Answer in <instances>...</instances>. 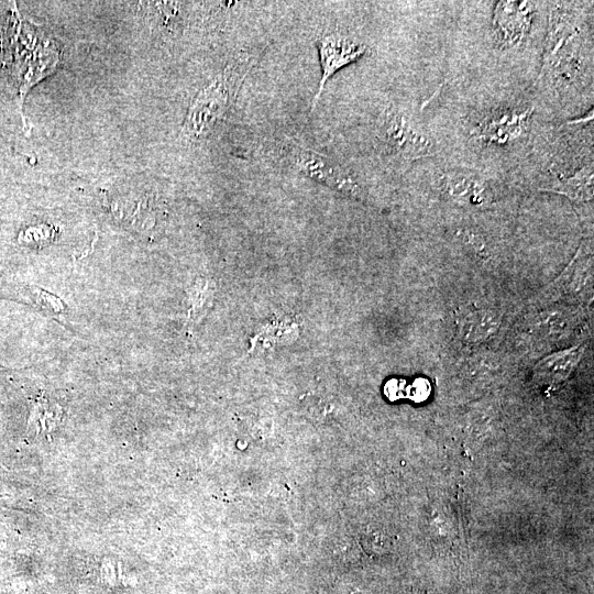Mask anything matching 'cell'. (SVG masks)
<instances>
[{"label": "cell", "mask_w": 594, "mask_h": 594, "mask_svg": "<svg viewBox=\"0 0 594 594\" xmlns=\"http://www.w3.org/2000/svg\"><path fill=\"white\" fill-rule=\"evenodd\" d=\"M583 317L581 306L532 305L514 325L513 347L531 359L569 348L581 329Z\"/></svg>", "instance_id": "obj_1"}, {"label": "cell", "mask_w": 594, "mask_h": 594, "mask_svg": "<svg viewBox=\"0 0 594 594\" xmlns=\"http://www.w3.org/2000/svg\"><path fill=\"white\" fill-rule=\"evenodd\" d=\"M255 64V58L241 53L231 60L203 90L194 97L183 124L184 134L201 139L225 119L236 102L242 84Z\"/></svg>", "instance_id": "obj_2"}, {"label": "cell", "mask_w": 594, "mask_h": 594, "mask_svg": "<svg viewBox=\"0 0 594 594\" xmlns=\"http://www.w3.org/2000/svg\"><path fill=\"white\" fill-rule=\"evenodd\" d=\"M376 137L382 151L394 160L411 162L434 156L435 143L409 114L391 106L380 115Z\"/></svg>", "instance_id": "obj_3"}, {"label": "cell", "mask_w": 594, "mask_h": 594, "mask_svg": "<svg viewBox=\"0 0 594 594\" xmlns=\"http://www.w3.org/2000/svg\"><path fill=\"white\" fill-rule=\"evenodd\" d=\"M593 299V255L580 246L569 266L538 293L533 305L585 306Z\"/></svg>", "instance_id": "obj_4"}, {"label": "cell", "mask_w": 594, "mask_h": 594, "mask_svg": "<svg viewBox=\"0 0 594 594\" xmlns=\"http://www.w3.org/2000/svg\"><path fill=\"white\" fill-rule=\"evenodd\" d=\"M289 153L293 168L303 174L305 178L321 183L329 189L355 198V200H368L365 186L343 164L329 158L324 153L301 146L291 147Z\"/></svg>", "instance_id": "obj_5"}, {"label": "cell", "mask_w": 594, "mask_h": 594, "mask_svg": "<svg viewBox=\"0 0 594 594\" xmlns=\"http://www.w3.org/2000/svg\"><path fill=\"white\" fill-rule=\"evenodd\" d=\"M504 317L502 308L488 301L460 305L455 314L458 344L469 352L484 349L500 334Z\"/></svg>", "instance_id": "obj_6"}, {"label": "cell", "mask_w": 594, "mask_h": 594, "mask_svg": "<svg viewBox=\"0 0 594 594\" xmlns=\"http://www.w3.org/2000/svg\"><path fill=\"white\" fill-rule=\"evenodd\" d=\"M315 44L318 51L319 63H321L322 76L312 101L311 114L315 112L319 101H321L326 83L337 72L352 63H356L362 57H365L368 52L365 44L337 31L322 33L316 39Z\"/></svg>", "instance_id": "obj_7"}, {"label": "cell", "mask_w": 594, "mask_h": 594, "mask_svg": "<svg viewBox=\"0 0 594 594\" xmlns=\"http://www.w3.org/2000/svg\"><path fill=\"white\" fill-rule=\"evenodd\" d=\"M534 14L531 2H499L494 8L493 29L500 46H521L530 35Z\"/></svg>", "instance_id": "obj_8"}, {"label": "cell", "mask_w": 594, "mask_h": 594, "mask_svg": "<svg viewBox=\"0 0 594 594\" xmlns=\"http://www.w3.org/2000/svg\"><path fill=\"white\" fill-rule=\"evenodd\" d=\"M532 115L533 108L502 110L483 119L473 136L487 145L508 146L526 134Z\"/></svg>", "instance_id": "obj_9"}, {"label": "cell", "mask_w": 594, "mask_h": 594, "mask_svg": "<svg viewBox=\"0 0 594 594\" xmlns=\"http://www.w3.org/2000/svg\"><path fill=\"white\" fill-rule=\"evenodd\" d=\"M585 354V347L574 345L550 352L539 358L533 369V381L538 387L555 389L565 383L575 372Z\"/></svg>", "instance_id": "obj_10"}, {"label": "cell", "mask_w": 594, "mask_h": 594, "mask_svg": "<svg viewBox=\"0 0 594 594\" xmlns=\"http://www.w3.org/2000/svg\"><path fill=\"white\" fill-rule=\"evenodd\" d=\"M444 193L459 205L486 207L493 200L486 182L464 172H451L444 176Z\"/></svg>", "instance_id": "obj_11"}, {"label": "cell", "mask_w": 594, "mask_h": 594, "mask_svg": "<svg viewBox=\"0 0 594 594\" xmlns=\"http://www.w3.org/2000/svg\"><path fill=\"white\" fill-rule=\"evenodd\" d=\"M593 179L592 165H586L571 176L550 171V179L538 191L563 195L576 203H586L593 200Z\"/></svg>", "instance_id": "obj_12"}]
</instances>
